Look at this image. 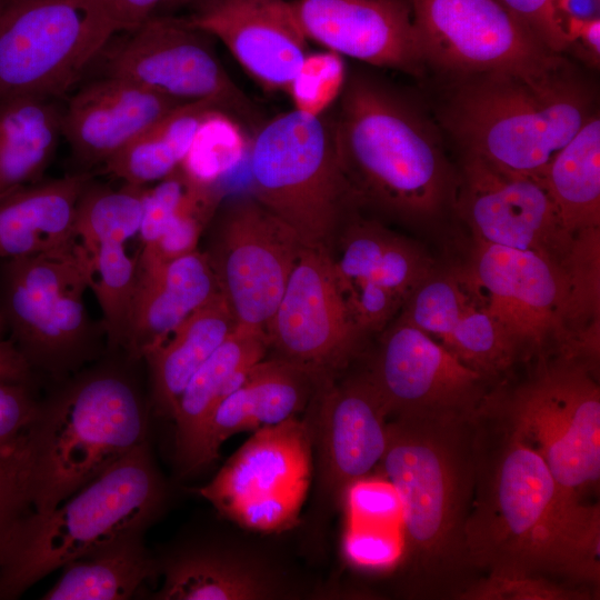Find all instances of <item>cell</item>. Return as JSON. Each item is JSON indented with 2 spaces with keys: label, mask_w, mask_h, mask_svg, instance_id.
<instances>
[{
  "label": "cell",
  "mask_w": 600,
  "mask_h": 600,
  "mask_svg": "<svg viewBox=\"0 0 600 600\" xmlns=\"http://www.w3.org/2000/svg\"><path fill=\"white\" fill-rule=\"evenodd\" d=\"M342 552L348 563L363 571L396 569L404 553L402 528L346 524Z\"/></svg>",
  "instance_id": "41"
},
{
  "label": "cell",
  "mask_w": 600,
  "mask_h": 600,
  "mask_svg": "<svg viewBox=\"0 0 600 600\" xmlns=\"http://www.w3.org/2000/svg\"><path fill=\"white\" fill-rule=\"evenodd\" d=\"M146 187L92 186L81 194L74 219V238L88 253L106 243H126L139 233Z\"/></svg>",
  "instance_id": "34"
},
{
  "label": "cell",
  "mask_w": 600,
  "mask_h": 600,
  "mask_svg": "<svg viewBox=\"0 0 600 600\" xmlns=\"http://www.w3.org/2000/svg\"><path fill=\"white\" fill-rule=\"evenodd\" d=\"M326 381L278 357L254 363L242 384L212 412L197 450L192 474L214 463L220 447L233 434L297 417Z\"/></svg>",
  "instance_id": "23"
},
{
  "label": "cell",
  "mask_w": 600,
  "mask_h": 600,
  "mask_svg": "<svg viewBox=\"0 0 600 600\" xmlns=\"http://www.w3.org/2000/svg\"><path fill=\"white\" fill-rule=\"evenodd\" d=\"M479 463L464 547L472 570L564 576L599 503L566 499L542 458L479 412Z\"/></svg>",
  "instance_id": "3"
},
{
  "label": "cell",
  "mask_w": 600,
  "mask_h": 600,
  "mask_svg": "<svg viewBox=\"0 0 600 600\" xmlns=\"http://www.w3.org/2000/svg\"><path fill=\"white\" fill-rule=\"evenodd\" d=\"M306 38L342 57L423 76L411 0H292Z\"/></svg>",
  "instance_id": "20"
},
{
  "label": "cell",
  "mask_w": 600,
  "mask_h": 600,
  "mask_svg": "<svg viewBox=\"0 0 600 600\" xmlns=\"http://www.w3.org/2000/svg\"><path fill=\"white\" fill-rule=\"evenodd\" d=\"M268 350L263 331L237 326L190 378L172 414L174 458L181 476L192 474L199 443L217 406L242 384Z\"/></svg>",
  "instance_id": "27"
},
{
  "label": "cell",
  "mask_w": 600,
  "mask_h": 600,
  "mask_svg": "<svg viewBox=\"0 0 600 600\" xmlns=\"http://www.w3.org/2000/svg\"><path fill=\"white\" fill-rule=\"evenodd\" d=\"M89 254V288L100 306L110 348H123L134 297L138 259L124 243H106Z\"/></svg>",
  "instance_id": "35"
},
{
  "label": "cell",
  "mask_w": 600,
  "mask_h": 600,
  "mask_svg": "<svg viewBox=\"0 0 600 600\" xmlns=\"http://www.w3.org/2000/svg\"><path fill=\"white\" fill-rule=\"evenodd\" d=\"M149 430L144 402L124 373L100 368L40 402L28 436L33 512L52 511L138 446Z\"/></svg>",
  "instance_id": "6"
},
{
  "label": "cell",
  "mask_w": 600,
  "mask_h": 600,
  "mask_svg": "<svg viewBox=\"0 0 600 600\" xmlns=\"http://www.w3.org/2000/svg\"><path fill=\"white\" fill-rule=\"evenodd\" d=\"M560 267L567 288L561 337L563 338L569 324L573 327L574 333L577 327L584 323L588 328H599L600 227L574 233L567 253L560 261Z\"/></svg>",
  "instance_id": "38"
},
{
  "label": "cell",
  "mask_w": 600,
  "mask_h": 600,
  "mask_svg": "<svg viewBox=\"0 0 600 600\" xmlns=\"http://www.w3.org/2000/svg\"><path fill=\"white\" fill-rule=\"evenodd\" d=\"M560 1H562V0H557V7H558V3H559Z\"/></svg>",
  "instance_id": "50"
},
{
  "label": "cell",
  "mask_w": 600,
  "mask_h": 600,
  "mask_svg": "<svg viewBox=\"0 0 600 600\" xmlns=\"http://www.w3.org/2000/svg\"><path fill=\"white\" fill-rule=\"evenodd\" d=\"M479 410L389 418L377 469L398 492L404 553L400 568L413 596H457L472 570L464 547L479 463Z\"/></svg>",
  "instance_id": "1"
},
{
  "label": "cell",
  "mask_w": 600,
  "mask_h": 600,
  "mask_svg": "<svg viewBox=\"0 0 600 600\" xmlns=\"http://www.w3.org/2000/svg\"><path fill=\"white\" fill-rule=\"evenodd\" d=\"M87 289L89 254L76 238L50 251L0 259L4 333L32 371L63 378L93 353Z\"/></svg>",
  "instance_id": "8"
},
{
  "label": "cell",
  "mask_w": 600,
  "mask_h": 600,
  "mask_svg": "<svg viewBox=\"0 0 600 600\" xmlns=\"http://www.w3.org/2000/svg\"><path fill=\"white\" fill-rule=\"evenodd\" d=\"M168 488L148 441L48 513L30 511L0 553V600L19 598L49 573L120 536L146 532L164 511Z\"/></svg>",
  "instance_id": "5"
},
{
  "label": "cell",
  "mask_w": 600,
  "mask_h": 600,
  "mask_svg": "<svg viewBox=\"0 0 600 600\" xmlns=\"http://www.w3.org/2000/svg\"><path fill=\"white\" fill-rule=\"evenodd\" d=\"M237 326L227 301L218 293L142 354L150 369L152 401L158 413L172 418L190 378Z\"/></svg>",
  "instance_id": "29"
},
{
  "label": "cell",
  "mask_w": 600,
  "mask_h": 600,
  "mask_svg": "<svg viewBox=\"0 0 600 600\" xmlns=\"http://www.w3.org/2000/svg\"><path fill=\"white\" fill-rule=\"evenodd\" d=\"M218 293L213 271L199 249L156 267L138 268L123 348L130 357L142 358Z\"/></svg>",
  "instance_id": "26"
},
{
  "label": "cell",
  "mask_w": 600,
  "mask_h": 600,
  "mask_svg": "<svg viewBox=\"0 0 600 600\" xmlns=\"http://www.w3.org/2000/svg\"><path fill=\"white\" fill-rule=\"evenodd\" d=\"M498 1L548 50L560 54L569 49V37L557 0Z\"/></svg>",
  "instance_id": "45"
},
{
  "label": "cell",
  "mask_w": 600,
  "mask_h": 600,
  "mask_svg": "<svg viewBox=\"0 0 600 600\" xmlns=\"http://www.w3.org/2000/svg\"><path fill=\"white\" fill-rule=\"evenodd\" d=\"M86 173L29 184L0 198V259L50 251L74 239Z\"/></svg>",
  "instance_id": "28"
},
{
  "label": "cell",
  "mask_w": 600,
  "mask_h": 600,
  "mask_svg": "<svg viewBox=\"0 0 600 600\" xmlns=\"http://www.w3.org/2000/svg\"><path fill=\"white\" fill-rule=\"evenodd\" d=\"M142 531L100 544L67 562L42 600H124L158 574L157 558L148 551Z\"/></svg>",
  "instance_id": "30"
},
{
  "label": "cell",
  "mask_w": 600,
  "mask_h": 600,
  "mask_svg": "<svg viewBox=\"0 0 600 600\" xmlns=\"http://www.w3.org/2000/svg\"><path fill=\"white\" fill-rule=\"evenodd\" d=\"M158 600H267L289 594L263 560L211 541H190L156 557Z\"/></svg>",
  "instance_id": "24"
},
{
  "label": "cell",
  "mask_w": 600,
  "mask_h": 600,
  "mask_svg": "<svg viewBox=\"0 0 600 600\" xmlns=\"http://www.w3.org/2000/svg\"><path fill=\"white\" fill-rule=\"evenodd\" d=\"M252 194L306 247L329 248L356 209L342 176L331 118L294 109L256 133L248 153Z\"/></svg>",
  "instance_id": "7"
},
{
  "label": "cell",
  "mask_w": 600,
  "mask_h": 600,
  "mask_svg": "<svg viewBox=\"0 0 600 600\" xmlns=\"http://www.w3.org/2000/svg\"><path fill=\"white\" fill-rule=\"evenodd\" d=\"M99 19L112 33L132 31L166 0H74Z\"/></svg>",
  "instance_id": "46"
},
{
  "label": "cell",
  "mask_w": 600,
  "mask_h": 600,
  "mask_svg": "<svg viewBox=\"0 0 600 600\" xmlns=\"http://www.w3.org/2000/svg\"><path fill=\"white\" fill-rule=\"evenodd\" d=\"M208 229L202 251L237 324L266 333L306 246L252 193L220 206Z\"/></svg>",
  "instance_id": "12"
},
{
  "label": "cell",
  "mask_w": 600,
  "mask_h": 600,
  "mask_svg": "<svg viewBox=\"0 0 600 600\" xmlns=\"http://www.w3.org/2000/svg\"><path fill=\"white\" fill-rule=\"evenodd\" d=\"M206 32L188 19L150 17L106 56V74L130 80L180 102L246 108Z\"/></svg>",
  "instance_id": "15"
},
{
  "label": "cell",
  "mask_w": 600,
  "mask_h": 600,
  "mask_svg": "<svg viewBox=\"0 0 600 600\" xmlns=\"http://www.w3.org/2000/svg\"><path fill=\"white\" fill-rule=\"evenodd\" d=\"M592 101L564 60L538 72L456 77L439 119L463 153L542 181L554 156L594 113Z\"/></svg>",
  "instance_id": "4"
},
{
  "label": "cell",
  "mask_w": 600,
  "mask_h": 600,
  "mask_svg": "<svg viewBox=\"0 0 600 600\" xmlns=\"http://www.w3.org/2000/svg\"><path fill=\"white\" fill-rule=\"evenodd\" d=\"M427 67L462 77L538 72L564 61L498 0H411Z\"/></svg>",
  "instance_id": "13"
},
{
  "label": "cell",
  "mask_w": 600,
  "mask_h": 600,
  "mask_svg": "<svg viewBox=\"0 0 600 600\" xmlns=\"http://www.w3.org/2000/svg\"><path fill=\"white\" fill-rule=\"evenodd\" d=\"M542 183L566 230L600 227V119L593 113L554 156Z\"/></svg>",
  "instance_id": "32"
},
{
  "label": "cell",
  "mask_w": 600,
  "mask_h": 600,
  "mask_svg": "<svg viewBox=\"0 0 600 600\" xmlns=\"http://www.w3.org/2000/svg\"><path fill=\"white\" fill-rule=\"evenodd\" d=\"M112 34L74 0H0V102L62 93Z\"/></svg>",
  "instance_id": "11"
},
{
  "label": "cell",
  "mask_w": 600,
  "mask_h": 600,
  "mask_svg": "<svg viewBox=\"0 0 600 600\" xmlns=\"http://www.w3.org/2000/svg\"><path fill=\"white\" fill-rule=\"evenodd\" d=\"M558 9L563 19L590 20L598 17L599 0H562Z\"/></svg>",
  "instance_id": "48"
},
{
  "label": "cell",
  "mask_w": 600,
  "mask_h": 600,
  "mask_svg": "<svg viewBox=\"0 0 600 600\" xmlns=\"http://www.w3.org/2000/svg\"><path fill=\"white\" fill-rule=\"evenodd\" d=\"M588 593L554 583L542 576L488 573L470 582L456 598L464 600H573Z\"/></svg>",
  "instance_id": "42"
},
{
  "label": "cell",
  "mask_w": 600,
  "mask_h": 600,
  "mask_svg": "<svg viewBox=\"0 0 600 600\" xmlns=\"http://www.w3.org/2000/svg\"><path fill=\"white\" fill-rule=\"evenodd\" d=\"M32 511L28 439L0 456V553L16 523Z\"/></svg>",
  "instance_id": "43"
},
{
  "label": "cell",
  "mask_w": 600,
  "mask_h": 600,
  "mask_svg": "<svg viewBox=\"0 0 600 600\" xmlns=\"http://www.w3.org/2000/svg\"><path fill=\"white\" fill-rule=\"evenodd\" d=\"M343 57L337 52H308L290 81L286 93L293 109L311 117H321L337 102L348 80Z\"/></svg>",
  "instance_id": "39"
},
{
  "label": "cell",
  "mask_w": 600,
  "mask_h": 600,
  "mask_svg": "<svg viewBox=\"0 0 600 600\" xmlns=\"http://www.w3.org/2000/svg\"><path fill=\"white\" fill-rule=\"evenodd\" d=\"M313 471L311 422L262 427L197 492L242 528L277 533L300 523Z\"/></svg>",
  "instance_id": "10"
},
{
  "label": "cell",
  "mask_w": 600,
  "mask_h": 600,
  "mask_svg": "<svg viewBox=\"0 0 600 600\" xmlns=\"http://www.w3.org/2000/svg\"><path fill=\"white\" fill-rule=\"evenodd\" d=\"M220 186L191 182L160 237L141 247L138 268L156 267L198 249L204 230L222 203Z\"/></svg>",
  "instance_id": "37"
},
{
  "label": "cell",
  "mask_w": 600,
  "mask_h": 600,
  "mask_svg": "<svg viewBox=\"0 0 600 600\" xmlns=\"http://www.w3.org/2000/svg\"><path fill=\"white\" fill-rule=\"evenodd\" d=\"M62 134V114L48 98L0 102V198L29 186L49 164Z\"/></svg>",
  "instance_id": "31"
},
{
  "label": "cell",
  "mask_w": 600,
  "mask_h": 600,
  "mask_svg": "<svg viewBox=\"0 0 600 600\" xmlns=\"http://www.w3.org/2000/svg\"><path fill=\"white\" fill-rule=\"evenodd\" d=\"M251 139L228 111L214 107L200 121L180 169L206 186H220L222 178L248 158Z\"/></svg>",
  "instance_id": "36"
},
{
  "label": "cell",
  "mask_w": 600,
  "mask_h": 600,
  "mask_svg": "<svg viewBox=\"0 0 600 600\" xmlns=\"http://www.w3.org/2000/svg\"><path fill=\"white\" fill-rule=\"evenodd\" d=\"M39 408L30 383H0V456L26 442Z\"/></svg>",
  "instance_id": "44"
},
{
  "label": "cell",
  "mask_w": 600,
  "mask_h": 600,
  "mask_svg": "<svg viewBox=\"0 0 600 600\" xmlns=\"http://www.w3.org/2000/svg\"><path fill=\"white\" fill-rule=\"evenodd\" d=\"M346 524L402 528L401 502L397 490L383 476H366L351 482L342 493Z\"/></svg>",
  "instance_id": "40"
},
{
  "label": "cell",
  "mask_w": 600,
  "mask_h": 600,
  "mask_svg": "<svg viewBox=\"0 0 600 600\" xmlns=\"http://www.w3.org/2000/svg\"><path fill=\"white\" fill-rule=\"evenodd\" d=\"M476 240L542 253L560 263L572 237L542 181L463 153L454 208Z\"/></svg>",
  "instance_id": "17"
},
{
  "label": "cell",
  "mask_w": 600,
  "mask_h": 600,
  "mask_svg": "<svg viewBox=\"0 0 600 600\" xmlns=\"http://www.w3.org/2000/svg\"><path fill=\"white\" fill-rule=\"evenodd\" d=\"M328 252L341 293L380 292L402 307L436 271L418 243L377 220L353 213L339 229Z\"/></svg>",
  "instance_id": "25"
},
{
  "label": "cell",
  "mask_w": 600,
  "mask_h": 600,
  "mask_svg": "<svg viewBox=\"0 0 600 600\" xmlns=\"http://www.w3.org/2000/svg\"><path fill=\"white\" fill-rule=\"evenodd\" d=\"M180 101L108 76L82 87L62 114V134L82 162H106Z\"/></svg>",
  "instance_id": "22"
},
{
  "label": "cell",
  "mask_w": 600,
  "mask_h": 600,
  "mask_svg": "<svg viewBox=\"0 0 600 600\" xmlns=\"http://www.w3.org/2000/svg\"><path fill=\"white\" fill-rule=\"evenodd\" d=\"M317 500L341 501L346 488L377 469L387 448V409L367 373L326 381L313 398Z\"/></svg>",
  "instance_id": "18"
},
{
  "label": "cell",
  "mask_w": 600,
  "mask_h": 600,
  "mask_svg": "<svg viewBox=\"0 0 600 600\" xmlns=\"http://www.w3.org/2000/svg\"><path fill=\"white\" fill-rule=\"evenodd\" d=\"M389 418L477 412L489 379L432 337L398 318L384 329L369 371Z\"/></svg>",
  "instance_id": "16"
},
{
  "label": "cell",
  "mask_w": 600,
  "mask_h": 600,
  "mask_svg": "<svg viewBox=\"0 0 600 600\" xmlns=\"http://www.w3.org/2000/svg\"><path fill=\"white\" fill-rule=\"evenodd\" d=\"M214 107L222 108L206 100L180 103L111 156L106 171L138 187L160 181L180 166L200 121Z\"/></svg>",
  "instance_id": "33"
},
{
  "label": "cell",
  "mask_w": 600,
  "mask_h": 600,
  "mask_svg": "<svg viewBox=\"0 0 600 600\" xmlns=\"http://www.w3.org/2000/svg\"><path fill=\"white\" fill-rule=\"evenodd\" d=\"M188 20L269 91L286 92L309 52L289 0H198Z\"/></svg>",
  "instance_id": "21"
},
{
  "label": "cell",
  "mask_w": 600,
  "mask_h": 600,
  "mask_svg": "<svg viewBox=\"0 0 600 600\" xmlns=\"http://www.w3.org/2000/svg\"><path fill=\"white\" fill-rule=\"evenodd\" d=\"M480 412L537 452L571 502L600 480V389L587 364L563 357Z\"/></svg>",
  "instance_id": "9"
},
{
  "label": "cell",
  "mask_w": 600,
  "mask_h": 600,
  "mask_svg": "<svg viewBox=\"0 0 600 600\" xmlns=\"http://www.w3.org/2000/svg\"><path fill=\"white\" fill-rule=\"evenodd\" d=\"M191 0H166L164 4L170 6V7H178V6L188 3Z\"/></svg>",
  "instance_id": "49"
},
{
  "label": "cell",
  "mask_w": 600,
  "mask_h": 600,
  "mask_svg": "<svg viewBox=\"0 0 600 600\" xmlns=\"http://www.w3.org/2000/svg\"><path fill=\"white\" fill-rule=\"evenodd\" d=\"M269 349L326 380L334 379L363 334L352 321L329 252L303 247L267 328Z\"/></svg>",
  "instance_id": "14"
},
{
  "label": "cell",
  "mask_w": 600,
  "mask_h": 600,
  "mask_svg": "<svg viewBox=\"0 0 600 600\" xmlns=\"http://www.w3.org/2000/svg\"><path fill=\"white\" fill-rule=\"evenodd\" d=\"M338 102L336 151L356 208L408 223L454 208L459 172L416 103L364 73L348 77Z\"/></svg>",
  "instance_id": "2"
},
{
  "label": "cell",
  "mask_w": 600,
  "mask_h": 600,
  "mask_svg": "<svg viewBox=\"0 0 600 600\" xmlns=\"http://www.w3.org/2000/svg\"><path fill=\"white\" fill-rule=\"evenodd\" d=\"M32 369L8 339L0 340V383H30Z\"/></svg>",
  "instance_id": "47"
},
{
  "label": "cell",
  "mask_w": 600,
  "mask_h": 600,
  "mask_svg": "<svg viewBox=\"0 0 600 600\" xmlns=\"http://www.w3.org/2000/svg\"><path fill=\"white\" fill-rule=\"evenodd\" d=\"M468 277L517 351L541 348L550 336H561L567 288L557 261L477 240Z\"/></svg>",
  "instance_id": "19"
}]
</instances>
